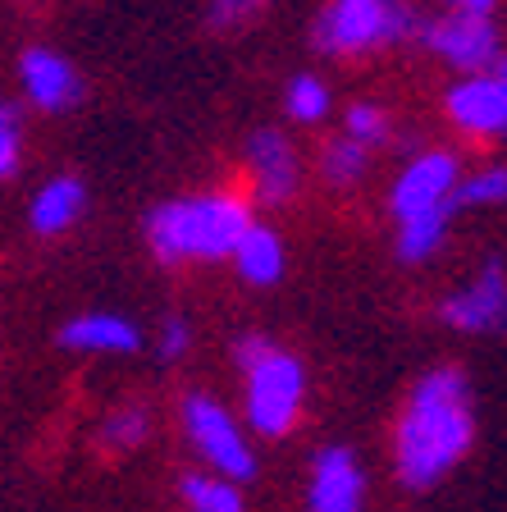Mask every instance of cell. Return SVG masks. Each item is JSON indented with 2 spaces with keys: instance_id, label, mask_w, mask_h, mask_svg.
Wrapping results in <instances>:
<instances>
[{
  "instance_id": "7",
  "label": "cell",
  "mask_w": 507,
  "mask_h": 512,
  "mask_svg": "<svg viewBox=\"0 0 507 512\" xmlns=\"http://www.w3.org/2000/svg\"><path fill=\"white\" fill-rule=\"evenodd\" d=\"M457 179H462V160L453 151H416L389 188L393 220L402 224V220H416V215L453 211Z\"/></svg>"
},
{
  "instance_id": "26",
  "label": "cell",
  "mask_w": 507,
  "mask_h": 512,
  "mask_svg": "<svg viewBox=\"0 0 507 512\" xmlns=\"http://www.w3.org/2000/svg\"><path fill=\"white\" fill-rule=\"evenodd\" d=\"M444 14H466V19H494L498 0H444Z\"/></svg>"
},
{
  "instance_id": "18",
  "label": "cell",
  "mask_w": 507,
  "mask_h": 512,
  "mask_svg": "<svg viewBox=\"0 0 507 512\" xmlns=\"http://www.w3.org/2000/svg\"><path fill=\"white\" fill-rule=\"evenodd\" d=\"M316 174H320L325 188L352 192V188H361L366 174H370V151L361 147V142H352V138L338 133V138H329L325 147L316 151Z\"/></svg>"
},
{
  "instance_id": "8",
  "label": "cell",
  "mask_w": 507,
  "mask_h": 512,
  "mask_svg": "<svg viewBox=\"0 0 507 512\" xmlns=\"http://www.w3.org/2000/svg\"><path fill=\"white\" fill-rule=\"evenodd\" d=\"M434 316L457 334H507V266L503 256H489L476 275L448 298H439Z\"/></svg>"
},
{
  "instance_id": "5",
  "label": "cell",
  "mask_w": 507,
  "mask_h": 512,
  "mask_svg": "<svg viewBox=\"0 0 507 512\" xmlns=\"http://www.w3.org/2000/svg\"><path fill=\"white\" fill-rule=\"evenodd\" d=\"M179 430L188 439V448L206 462V471L233 485H247L256 476V448L252 435L229 407L206 389H188L179 398Z\"/></svg>"
},
{
  "instance_id": "19",
  "label": "cell",
  "mask_w": 507,
  "mask_h": 512,
  "mask_svg": "<svg viewBox=\"0 0 507 512\" xmlns=\"http://www.w3.org/2000/svg\"><path fill=\"white\" fill-rule=\"evenodd\" d=\"M179 499L188 512H247L243 485L220 480V476H211V471H183Z\"/></svg>"
},
{
  "instance_id": "2",
  "label": "cell",
  "mask_w": 507,
  "mask_h": 512,
  "mask_svg": "<svg viewBox=\"0 0 507 512\" xmlns=\"http://www.w3.org/2000/svg\"><path fill=\"white\" fill-rule=\"evenodd\" d=\"M252 202L238 192H192L151 206L147 247L160 266H206L229 261L233 247L252 229Z\"/></svg>"
},
{
  "instance_id": "1",
  "label": "cell",
  "mask_w": 507,
  "mask_h": 512,
  "mask_svg": "<svg viewBox=\"0 0 507 512\" xmlns=\"http://www.w3.org/2000/svg\"><path fill=\"white\" fill-rule=\"evenodd\" d=\"M476 444V407L462 366H430L393 421V476L407 494L444 485Z\"/></svg>"
},
{
  "instance_id": "16",
  "label": "cell",
  "mask_w": 507,
  "mask_h": 512,
  "mask_svg": "<svg viewBox=\"0 0 507 512\" xmlns=\"http://www.w3.org/2000/svg\"><path fill=\"white\" fill-rule=\"evenodd\" d=\"M448 234H453V211H434V215H416V220H402L398 234H393V252H398L402 266H425L444 252Z\"/></svg>"
},
{
  "instance_id": "15",
  "label": "cell",
  "mask_w": 507,
  "mask_h": 512,
  "mask_svg": "<svg viewBox=\"0 0 507 512\" xmlns=\"http://www.w3.org/2000/svg\"><path fill=\"white\" fill-rule=\"evenodd\" d=\"M233 270L243 275V284L252 288H275L284 279V266H288V252H284V238L270 229V224L252 220V229L243 234V243L233 247Z\"/></svg>"
},
{
  "instance_id": "13",
  "label": "cell",
  "mask_w": 507,
  "mask_h": 512,
  "mask_svg": "<svg viewBox=\"0 0 507 512\" xmlns=\"http://www.w3.org/2000/svg\"><path fill=\"white\" fill-rule=\"evenodd\" d=\"M60 348L92 357H133L142 352V325L119 311H83L60 325Z\"/></svg>"
},
{
  "instance_id": "3",
  "label": "cell",
  "mask_w": 507,
  "mask_h": 512,
  "mask_svg": "<svg viewBox=\"0 0 507 512\" xmlns=\"http://www.w3.org/2000/svg\"><path fill=\"white\" fill-rule=\"evenodd\" d=\"M233 362L243 371V426L247 435L288 439L307 412V366L270 334L252 330L233 343Z\"/></svg>"
},
{
  "instance_id": "9",
  "label": "cell",
  "mask_w": 507,
  "mask_h": 512,
  "mask_svg": "<svg viewBox=\"0 0 507 512\" xmlns=\"http://www.w3.org/2000/svg\"><path fill=\"white\" fill-rule=\"evenodd\" d=\"M302 188V151L288 142L284 128H256L247 138V202L279 211Z\"/></svg>"
},
{
  "instance_id": "20",
  "label": "cell",
  "mask_w": 507,
  "mask_h": 512,
  "mask_svg": "<svg viewBox=\"0 0 507 512\" xmlns=\"http://www.w3.org/2000/svg\"><path fill=\"white\" fill-rule=\"evenodd\" d=\"M507 202V165H480V170L462 174L453 192V215L457 211H485V206H503Z\"/></svg>"
},
{
  "instance_id": "6",
  "label": "cell",
  "mask_w": 507,
  "mask_h": 512,
  "mask_svg": "<svg viewBox=\"0 0 507 512\" xmlns=\"http://www.w3.org/2000/svg\"><path fill=\"white\" fill-rule=\"evenodd\" d=\"M425 51L434 60H444L448 69H457L462 78L471 74H489L503 60V32L494 19H466V14H439V19L421 23Z\"/></svg>"
},
{
  "instance_id": "27",
  "label": "cell",
  "mask_w": 507,
  "mask_h": 512,
  "mask_svg": "<svg viewBox=\"0 0 507 512\" xmlns=\"http://www.w3.org/2000/svg\"><path fill=\"white\" fill-rule=\"evenodd\" d=\"M494 74H498V78H503V83H507V51H503V60L494 64Z\"/></svg>"
},
{
  "instance_id": "10",
  "label": "cell",
  "mask_w": 507,
  "mask_h": 512,
  "mask_svg": "<svg viewBox=\"0 0 507 512\" xmlns=\"http://www.w3.org/2000/svg\"><path fill=\"white\" fill-rule=\"evenodd\" d=\"M444 115L462 138H507V83L489 69V74L457 78L444 92Z\"/></svg>"
},
{
  "instance_id": "21",
  "label": "cell",
  "mask_w": 507,
  "mask_h": 512,
  "mask_svg": "<svg viewBox=\"0 0 507 512\" xmlns=\"http://www.w3.org/2000/svg\"><path fill=\"white\" fill-rule=\"evenodd\" d=\"M284 110L293 124H320V119L334 110V96H329L325 78L320 74H293L284 87Z\"/></svg>"
},
{
  "instance_id": "4",
  "label": "cell",
  "mask_w": 507,
  "mask_h": 512,
  "mask_svg": "<svg viewBox=\"0 0 507 512\" xmlns=\"http://www.w3.org/2000/svg\"><path fill=\"white\" fill-rule=\"evenodd\" d=\"M421 23V14L402 0H329L311 28V46L329 60H352L421 37Z\"/></svg>"
},
{
  "instance_id": "12",
  "label": "cell",
  "mask_w": 507,
  "mask_h": 512,
  "mask_svg": "<svg viewBox=\"0 0 507 512\" xmlns=\"http://www.w3.org/2000/svg\"><path fill=\"white\" fill-rule=\"evenodd\" d=\"M19 87L28 96V106H37L42 115H64L83 101V78L60 51L46 46H28L19 55Z\"/></svg>"
},
{
  "instance_id": "25",
  "label": "cell",
  "mask_w": 507,
  "mask_h": 512,
  "mask_svg": "<svg viewBox=\"0 0 507 512\" xmlns=\"http://www.w3.org/2000/svg\"><path fill=\"white\" fill-rule=\"evenodd\" d=\"M23 160V128H19V110L0 101V179H10Z\"/></svg>"
},
{
  "instance_id": "17",
  "label": "cell",
  "mask_w": 507,
  "mask_h": 512,
  "mask_svg": "<svg viewBox=\"0 0 507 512\" xmlns=\"http://www.w3.org/2000/svg\"><path fill=\"white\" fill-rule=\"evenodd\" d=\"M151 426H156V421H151L147 403H115L101 416V426H96V444H101V453L124 458V453H138V448L147 444Z\"/></svg>"
},
{
  "instance_id": "22",
  "label": "cell",
  "mask_w": 507,
  "mask_h": 512,
  "mask_svg": "<svg viewBox=\"0 0 507 512\" xmlns=\"http://www.w3.org/2000/svg\"><path fill=\"white\" fill-rule=\"evenodd\" d=\"M343 138L361 142L366 151L384 147V142H393V119L389 110L380 106V101H352L348 110H343Z\"/></svg>"
},
{
  "instance_id": "24",
  "label": "cell",
  "mask_w": 507,
  "mask_h": 512,
  "mask_svg": "<svg viewBox=\"0 0 507 512\" xmlns=\"http://www.w3.org/2000/svg\"><path fill=\"white\" fill-rule=\"evenodd\" d=\"M188 348H192V325L183 316H165L160 320V330H156V357L165 366H174V362H183L188 357Z\"/></svg>"
},
{
  "instance_id": "14",
  "label": "cell",
  "mask_w": 507,
  "mask_h": 512,
  "mask_svg": "<svg viewBox=\"0 0 507 512\" xmlns=\"http://www.w3.org/2000/svg\"><path fill=\"white\" fill-rule=\"evenodd\" d=\"M83 211H87L83 179H78V174H55V179H46L42 188L32 192L28 224H32V234L37 238H60L83 220Z\"/></svg>"
},
{
  "instance_id": "11",
  "label": "cell",
  "mask_w": 507,
  "mask_h": 512,
  "mask_svg": "<svg viewBox=\"0 0 507 512\" xmlns=\"http://www.w3.org/2000/svg\"><path fill=\"white\" fill-rule=\"evenodd\" d=\"M366 467L348 444H325L307 471V512H361Z\"/></svg>"
},
{
  "instance_id": "23",
  "label": "cell",
  "mask_w": 507,
  "mask_h": 512,
  "mask_svg": "<svg viewBox=\"0 0 507 512\" xmlns=\"http://www.w3.org/2000/svg\"><path fill=\"white\" fill-rule=\"evenodd\" d=\"M270 0H211V10H206V28L211 32H238L247 23H256L265 14Z\"/></svg>"
}]
</instances>
